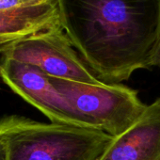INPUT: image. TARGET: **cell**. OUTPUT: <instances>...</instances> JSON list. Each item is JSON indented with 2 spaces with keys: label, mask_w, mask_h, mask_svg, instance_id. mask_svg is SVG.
I'll return each mask as SVG.
<instances>
[{
  "label": "cell",
  "mask_w": 160,
  "mask_h": 160,
  "mask_svg": "<svg viewBox=\"0 0 160 160\" xmlns=\"http://www.w3.org/2000/svg\"><path fill=\"white\" fill-rule=\"evenodd\" d=\"M62 29L93 75L120 84L149 61L160 38V0H54Z\"/></svg>",
  "instance_id": "cell-1"
},
{
  "label": "cell",
  "mask_w": 160,
  "mask_h": 160,
  "mask_svg": "<svg viewBox=\"0 0 160 160\" xmlns=\"http://www.w3.org/2000/svg\"><path fill=\"white\" fill-rule=\"evenodd\" d=\"M113 138L94 128L45 123L15 114L0 119L7 160H99Z\"/></svg>",
  "instance_id": "cell-2"
},
{
  "label": "cell",
  "mask_w": 160,
  "mask_h": 160,
  "mask_svg": "<svg viewBox=\"0 0 160 160\" xmlns=\"http://www.w3.org/2000/svg\"><path fill=\"white\" fill-rule=\"evenodd\" d=\"M87 127L119 137L142 115L145 105L137 91L122 84H92L51 77Z\"/></svg>",
  "instance_id": "cell-3"
},
{
  "label": "cell",
  "mask_w": 160,
  "mask_h": 160,
  "mask_svg": "<svg viewBox=\"0 0 160 160\" xmlns=\"http://www.w3.org/2000/svg\"><path fill=\"white\" fill-rule=\"evenodd\" d=\"M0 58L27 63L51 77L101 84L71 43L61 27L0 45Z\"/></svg>",
  "instance_id": "cell-4"
},
{
  "label": "cell",
  "mask_w": 160,
  "mask_h": 160,
  "mask_svg": "<svg viewBox=\"0 0 160 160\" xmlns=\"http://www.w3.org/2000/svg\"><path fill=\"white\" fill-rule=\"evenodd\" d=\"M0 77L14 93L40 110L51 122L87 127L54 86L50 76L39 68L0 58Z\"/></svg>",
  "instance_id": "cell-5"
},
{
  "label": "cell",
  "mask_w": 160,
  "mask_h": 160,
  "mask_svg": "<svg viewBox=\"0 0 160 160\" xmlns=\"http://www.w3.org/2000/svg\"><path fill=\"white\" fill-rule=\"evenodd\" d=\"M99 160H160V96L113 138Z\"/></svg>",
  "instance_id": "cell-6"
},
{
  "label": "cell",
  "mask_w": 160,
  "mask_h": 160,
  "mask_svg": "<svg viewBox=\"0 0 160 160\" xmlns=\"http://www.w3.org/2000/svg\"><path fill=\"white\" fill-rule=\"evenodd\" d=\"M57 27L61 26L54 0L38 6L0 12V45Z\"/></svg>",
  "instance_id": "cell-7"
},
{
  "label": "cell",
  "mask_w": 160,
  "mask_h": 160,
  "mask_svg": "<svg viewBox=\"0 0 160 160\" xmlns=\"http://www.w3.org/2000/svg\"><path fill=\"white\" fill-rule=\"evenodd\" d=\"M52 0H0V12H12L45 4Z\"/></svg>",
  "instance_id": "cell-8"
},
{
  "label": "cell",
  "mask_w": 160,
  "mask_h": 160,
  "mask_svg": "<svg viewBox=\"0 0 160 160\" xmlns=\"http://www.w3.org/2000/svg\"><path fill=\"white\" fill-rule=\"evenodd\" d=\"M152 67H160V38L155 45V48L149 61V68Z\"/></svg>",
  "instance_id": "cell-9"
},
{
  "label": "cell",
  "mask_w": 160,
  "mask_h": 160,
  "mask_svg": "<svg viewBox=\"0 0 160 160\" xmlns=\"http://www.w3.org/2000/svg\"><path fill=\"white\" fill-rule=\"evenodd\" d=\"M0 160H7L6 156V150L3 146V144L0 141Z\"/></svg>",
  "instance_id": "cell-10"
},
{
  "label": "cell",
  "mask_w": 160,
  "mask_h": 160,
  "mask_svg": "<svg viewBox=\"0 0 160 160\" xmlns=\"http://www.w3.org/2000/svg\"><path fill=\"white\" fill-rule=\"evenodd\" d=\"M0 81H1V77H0Z\"/></svg>",
  "instance_id": "cell-11"
}]
</instances>
